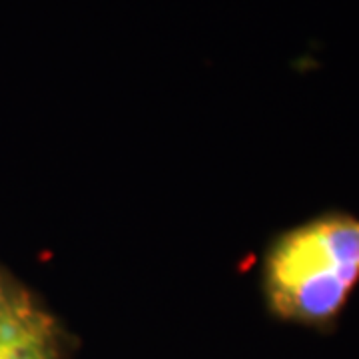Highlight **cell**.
Returning a JSON list of instances; mask_svg holds the SVG:
<instances>
[{"instance_id":"cell-1","label":"cell","mask_w":359,"mask_h":359,"mask_svg":"<svg viewBox=\"0 0 359 359\" xmlns=\"http://www.w3.org/2000/svg\"><path fill=\"white\" fill-rule=\"evenodd\" d=\"M359 285V218L325 212L280 233L264 262V292L276 318L327 327Z\"/></svg>"},{"instance_id":"cell-2","label":"cell","mask_w":359,"mask_h":359,"mask_svg":"<svg viewBox=\"0 0 359 359\" xmlns=\"http://www.w3.org/2000/svg\"><path fill=\"white\" fill-rule=\"evenodd\" d=\"M54 323L40 308H34L8 341L0 347V359H56Z\"/></svg>"},{"instance_id":"cell-3","label":"cell","mask_w":359,"mask_h":359,"mask_svg":"<svg viewBox=\"0 0 359 359\" xmlns=\"http://www.w3.org/2000/svg\"><path fill=\"white\" fill-rule=\"evenodd\" d=\"M36 308L32 299L26 294H20V297L14 302L8 309L0 313V347L8 341V337L20 327V323L30 316V311Z\"/></svg>"},{"instance_id":"cell-4","label":"cell","mask_w":359,"mask_h":359,"mask_svg":"<svg viewBox=\"0 0 359 359\" xmlns=\"http://www.w3.org/2000/svg\"><path fill=\"white\" fill-rule=\"evenodd\" d=\"M20 294H22V292L11 287V285L6 283V280L2 278V273H0V313H2L4 309L11 308L14 302L20 297Z\"/></svg>"}]
</instances>
